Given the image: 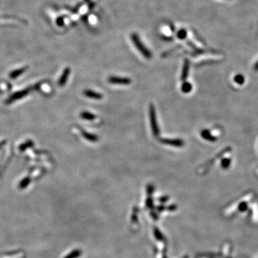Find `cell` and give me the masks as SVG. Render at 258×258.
Instances as JSON below:
<instances>
[{
	"label": "cell",
	"instance_id": "8992f818",
	"mask_svg": "<svg viewBox=\"0 0 258 258\" xmlns=\"http://www.w3.org/2000/svg\"><path fill=\"white\" fill-rule=\"evenodd\" d=\"M201 136L203 138L204 140L210 141V142H214L217 140V138L213 135L210 131L207 129H204L201 131Z\"/></svg>",
	"mask_w": 258,
	"mask_h": 258
},
{
	"label": "cell",
	"instance_id": "6da1fadb",
	"mask_svg": "<svg viewBox=\"0 0 258 258\" xmlns=\"http://www.w3.org/2000/svg\"><path fill=\"white\" fill-rule=\"evenodd\" d=\"M148 113H149L151 128V131H152L153 135H154L155 137H159L160 134V130H159V125H158V122H157L156 108L153 103L150 104Z\"/></svg>",
	"mask_w": 258,
	"mask_h": 258
},
{
	"label": "cell",
	"instance_id": "ba28073f",
	"mask_svg": "<svg viewBox=\"0 0 258 258\" xmlns=\"http://www.w3.org/2000/svg\"><path fill=\"white\" fill-rule=\"evenodd\" d=\"M192 90V85L189 82L184 81L181 85V91L184 93H189Z\"/></svg>",
	"mask_w": 258,
	"mask_h": 258
},
{
	"label": "cell",
	"instance_id": "7c38bea8",
	"mask_svg": "<svg viewBox=\"0 0 258 258\" xmlns=\"http://www.w3.org/2000/svg\"><path fill=\"white\" fill-rule=\"evenodd\" d=\"M234 81L238 85H243L244 83V77L241 74H237L234 77Z\"/></svg>",
	"mask_w": 258,
	"mask_h": 258
},
{
	"label": "cell",
	"instance_id": "9c48e42d",
	"mask_svg": "<svg viewBox=\"0 0 258 258\" xmlns=\"http://www.w3.org/2000/svg\"><path fill=\"white\" fill-rule=\"evenodd\" d=\"M83 135L85 139L90 141L96 142L97 141H98V137L94 134H92V133H89L88 132H85V131H83Z\"/></svg>",
	"mask_w": 258,
	"mask_h": 258
},
{
	"label": "cell",
	"instance_id": "52a82bcc",
	"mask_svg": "<svg viewBox=\"0 0 258 258\" xmlns=\"http://www.w3.org/2000/svg\"><path fill=\"white\" fill-rule=\"evenodd\" d=\"M83 93L86 97L89 98L95 99V100H101L102 98H103V95H102L101 93H97V92H95V91H93L91 90H84Z\"/></svg>",
	"mask_w": 258,
	"mask_h": 258
},
{
	"label": "cell",
	"instance_id": "4fadbf2b",
	"mask_svg": "<svg viewBox=\"0 0 258 258\" xmlns=\"http://www.w3.org/2000/svg\"><path fill=\"white\" fill-rule=\"evenodd\" d=\"M186 35H187V33H186V31L185 30H181L178 32L177 37H179L180 40H183L186 38Z\"/></svg>",
	"mask_w": 258,
	"mask_h": 258
},
{
	"label": "cell",
	"instance_id": "30bf717a",
	"mask_svg": "<svg viewBox=\"0 0 258 258\" xmlns=\"http://www.w3.org/2000/svg\"><path fill=\"white\" fill-rule=\"evenodd\" d=\"M81 117L83 118V119L88 120V121H93V120L95 119V115L94 114L89 112H86V111L81 113Z\"/></svg>",
	"mask_w": 258,
	"mask_h": 258
},
{
	"label": "cell",
	"instance_id": "277c9868",
	"mask_svg": "<svg viewBox=\"0 0 258 258\" xmlns=\"http://www.w3.org/2000/svg\"><path fill=\"white\" fill-rule=\"evenodd\" d=\"M108 82L111 84L116 85H129L131 83V80L128 77L110 76L108 77Z\"/></svg>",
	"mask_w": 258,
	"mask_h": 258
},
{
	"label": "cell",
	"instance_id": "3957f363",
	"mask_svg": "<svg viewBox=\"0 0 258 258\" xmlns=\"http://www.w3.org/2000/svg\"><path fill=\"white\" fill-rule=\"evenodd\" d=\"M159 141L161 144H165V145H169L171 146H174V147H182L184 146V141L183 140L179 139H159Z\"/></svg>",
	"mask_w": 258,
	"mask_h": 258
},
{
	"label": "cell",
	"instance_id": "5b68a950",
	"mask_svg": "<svg viewBox=\"0 0 258 258\" xmlns=\"http://www.w3.org/2000/svg\"><path fill=\"white\" fill-rule=\"evenodd\" d=\"M189 68H190V62L188 59H185L184 62V66L182 69L181 75V80L182 81H185L186 79L187 78L189 72Z\"/></svg>",
	"mask_w": 258,
	"mask_h": 258
},
{
	"label": "cell",
	"instance_id": "9a60e30c",
	"mask_svg": "<svg viewBox=\"0 0 258 258\" xmlns=\"http://www.w3.org/2000/svg\"><path fill=\"white\" fill-rule=\"evenodd\" d=\"M77 255H78V254H77V252H73L72 253H71V254L67 255V256L64 258H74L75 257H77Z\"/></svg>",
	"mask_w": 258,
	"mask_h": 258
},
{
	"label": "cell",
	"instance_id": "5bb4252c",
	"mask_svg": "<svg viewBox=\"0 0 258 258\" xmlns=\"http://www.w3.org/2000/svg\"><path fill=\"white\" fill-rule=\"evenodd\" d=\"M247 209H248V204L246 202H242L239 204V210L241 211V212H244Z\"/></svg>",
	"mask_w": 258,
	"mask_h": 258
},
{
	"label": "cell",
	"instance_id": "8fae6325",
	"mask_svg": "<svg viewBox=\"0 0 258 258\" xmlns=\"http://www.w3.org/2000/svg\"><path fill=\"white\" fill-rule=\"evenodd\" d=\"M231 162H232V160L231 159H229V158H225V159H222L221 161V166L222 169H227L230 166Z\"/></svg>",
	"mask_w": 258,
	"mask_h": 258
},
{
	"label": "cell",
	"instance_id": "7a4b0ae2",
	"mask_svg": "<svg viewBox=\"0 0 258 258\" xmlns=\"http://www.w3.org/2000/svg\"><path fill=\"white\" fill-rule=\"evenodd\" d=\"M131 38L133 44H134V45L135 46V48H136L138 50H139V52L143 55V56L145 57L146 59H151V57H152L151 52H150V50H148V49L146 48L145 45L142 43L139 37L136 34H135V33H133V34H131Z\"/></svg>",
	"mask_w": 258,
	"mask_h": 258
}]
</instances>
